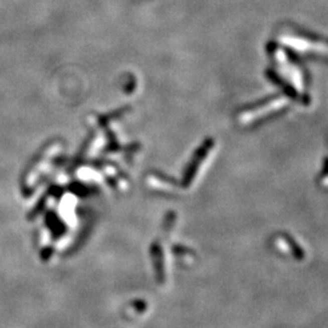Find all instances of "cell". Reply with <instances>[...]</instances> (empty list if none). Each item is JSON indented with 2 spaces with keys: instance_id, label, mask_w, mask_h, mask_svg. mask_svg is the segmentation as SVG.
<instances>
[{
  "instance_id": "1",
  "label": "cell",
  "mask_w": 328,
  "mask_h": 328,
  "mask_svg": "<svg viewBox=\"0 0 328 328\" xmlns=\"http://www.w3.org/2000/svg\"><path fill=\"white\" fill-rule=\"evenodd\" d=\"M140 303H141L140 300H137V301H134V303H133V306H134V307H136V309L139 310V311H140V309H141V307H142V306H145V305H140Z\"/></svg>"
}]
</instances>
